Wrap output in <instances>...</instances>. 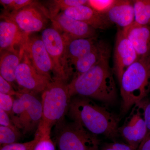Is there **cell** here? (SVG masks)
<instances>
[{
  "mask_svg": "<svg viewBox=\"0 0 150 150\" xmlns=\"http://www.w3.org/2000/svg\"><path fill=\"white\" fill-rule=\"evenodd\" d=\"M67 115L72 121L97 136L102 135L114 142L119 136V116L91 98L72 97Z\"/></svg>",
  "mask_w": 150,
  "mask_h": 150,
  "instance_id": "cell-1",
  "label": "cell"
},
{
  "mask_svg": "<svg viewBox=\"0 0 150 150\" xmlns=\"http://www.w3.org/2000/svg\"><path fill=\"white\" fill-rule=\"evenodd\" d=\"M110 56L105 57L90 69L68 83L71 97H85L112 104L117 97L116 85L109 64Z\"/></svg>",
  "mask_w": 150,
  "mask_h": 150,
  "instance_id": "cell-2",
  "label": "cell"
},
{
  "mask_svg": "<svg viewBox=\"0 0 150 150\" xmlns=\"http://www.w3.org/2000/svg\"><path fill=\"white\" fill-rule=\"evenodd\" d=\"M68 83L54 80L42 93V116L35 137L51 135V129L67 115L70 101Z\"/></svg>",
  "mask_w": 150,
  "mask_h": 150,
  "instance_id": "cell-3",
  "label": "cell"
},
{
  "mask_svg": "<svg viewBox=\"0 0 150 150\" xmlns=\"http://www.w3.org/2000/svg\"><path fill=\"white\" fill-rule=\"evenodd\" d=\"M120 84L121 110L126 113L150 91V56L139 58L123 73Z\"/></svg>",
  "mask_w": 150,
  "mask_h": 150,
  "instance_id": "cell-4",
  "label": "cell"
},
{
  "mask_svg": "<svg viewBox=\"0 0 150 150\" xmlns=\"http://www.w3.org/2000/svg\"><path fill=\"white\" fill-rule=\"evenodd\" d=\"M54 133L58 150H100L97 136L74 121L64 118L55 126Z\"/></svg>",
  "mask_w": 150,
  "mask_h": 150,
  "instance_id": "cell-5",
  "label": "cell"
},
{
  "mask_svg": "<svg viewBox=\"0 0 150 150\" xmlns=\"http://www.w3.org/2000/svg\"><path fill=\"white\" fill-rule=\"evenodd\" d=\"M10 116L22 134L37 130L42 118L41 100L33 94L20 92L14 99Z\"/></svg>",
  "mask_w": 150,
  "mask_h": 150,
  "instance_id": "cell-6",
  "label": "cell"
},
{
  "mask_svg": "<svg viewBox=\"0 0 150 150\" xmlns=\"http://www.w3.org/2000/svg\"><path fill=\"white\" fill-rule=\"evenodd\" d=\"M41 38L53 63V80H59L68 83L74 72L67 62L64 38L54 27L43 30Z\"/></svg>",
  "mask_w": 150,
  "mask_h": 150,
  "instance_id": "cell-7",
  "label": "cell"
},
{
  "mask_svg": "<svg viewBox=\"0 0 150 150\" xmlns=\"http://www.w3.org/2000/svg\"><path fill=\"white\" fill-rule=\"evenodd\" d=\"M1 16L13 22L22 31L29 34L40 31L46 26L49 19L45 7L38 2L18 10L3 12Z\"/></svg>",
  "mask_w": 150,
  "mask_h": 150,
  "instance_id": "cell-8",
  "label": "cell"
},
{
  "mask_svg": "<svg viewBox=\"0 0 150 150\" xmlns=\"http://www.w3.org/2000/svg\"><path fill=\"white\" fill-rule=\"evenodd\" d=\"M145 99L134 105L123 125L118 128L119 135L136 150L147 134L144 117Z\"/></svg>",
  "mask_w": 150,
  "mask_h": 150,
  "instance_id": "cell-9",
  "label": "cell"
},
{
  "mask_svg": "<svg viewBox=\"0 0 150 150\" xmlns=\"http://www.w3.org/2000/svg\"><path fill=\"white\" fill-rule=\"evenodd\" d=\"M15 75L16 83L21 88L19 92L21 93H42L53 81L38 73L24 53Z\"/></svg>",
  "mask_w": 150,
  "mask_h": 150,
  "instance_id": "cell-10",
  "label": "cell"
},
{
  "mask_svg": "<svg viewBox=\"0 0 150 150\" xmlns=\"http://www.w3.org/2000/svg\"><path fill=\"white\" fill-rule=\"evenodd\" d=\"M0 51H8L23 56V48L30 36L13 22L1 16Z\"/></svg>",
  "mask_w": 150,
  "mask_h": 150,
  "instance_id": "cell-11",
  "label": "cell"
},
{
  "mask_svg": "<svg viewBox=\"0 0 150 150\" xmlns=\"http://www.w3.org/2000/svg\"><path fill=\"white\" fill-rule=\"evenodd\" d=\"M23 51L35 69L53 81L51 76L54 70L53 63L41 38L30 36Z\"/></svg>",
  "mask_w": 150,
  "mask_h": 150,
  "instance_id": "cell-12",
  "label": "cell"
},
{
  "mask_svg": "<svg viewBox=\"0 0 150 150\" xmlns=\"http://www.w3.org/2000/svg\"><path fill=\"white\" fill-rule=\"evenodd\" d=\"M139 59L138 55L122 29H118L114 48L113 71L119 83L123 73Z\"/></svg>",
  "mask_w": 150,
  "mask_h": 150,
  "instance_id": "cell-13",
  "label": "cell"
},
{
  "mask_svg": "<svg viewBox=\"0 0 150 150\" xmlns=\"http://www.w3.org/2000/svg\"><path fill=\"white\" fill-rule=\"evenodd\" d=\"M53 27L64 37L70 39L97 37L96 30L82 22L67 16L61 12L51 20Z\"/></svg>",
  "mask_w": 150,
  "mask_h": 150,
  "instance_id": "cell-14",
  "label": "cell"
},
{
  "mask_svg": "<svg viewBox=\"0 0 150 150\" xmlns=\"http://www.w3.org/2000/svg\"><path fill=\"white\" fill-rule=\"evenodd\" d=\"M130 41L139 58L150 56V25H142L134 21L122 29Z\"/></svg>",
  "mask_w": 150,
  "mask_h": 150,
  "instance_id": "cell-15",
  "label": "cell"
},
{
  "mask_svg": "<svg viewBox=\"0 0 150 150\" xmlns=\"http://www.w3.org/2000/svg\"><path fill=\"white\" fill-rule=\"evenodd\" d=\"M63 12L67 16L84 23L96 30H105L112 24L105 15L98 13L87 5L70 8Z\"/></svg>",
  "mask_w": 150,
  "mask_h": 150,
  "instance_id": "cell-16",
  "label": "cell"
},
{
  "mask_svg": "<svg viewBox=\"0 0 150 150\" xmlns=\"http://www.w3.org/2000/svg\"><path fill=\"white\" fill-rule=\"evenodd\" d=\"M110 52L109 45L103 40H99L92 51L78 59L73 65V79L88 71L105 57L110 56Z\"/></svg>",
  "mask_w": 150,
  "mask_h": 150,
  "instance_id": "cell-17",
  "label": "cell"
},
{
  "mask_svg": "<svg viewBox=\"0 0 150 150\" xmlns=\"http://www.w3.org/2000/svg\"><path fill=\"white\" fill-rule=\"evenodd\" d=\"M64 38L66 43L67 62L73 71V66L76 61L92 51L100 40L97 37L78 39Z\"/></svg>",
  "mask_w": 150,
  "mask_h": 150,
  "instance_id": "cell-18",
  "label": "cell"
},
{
  "mask_svg": "<svg viewBox=\"0 0 150 150\" xmlns=\"http://www.w3.org/2000/svg\"><path fill=\"white\" fill-rule=\"evenodd\" d=\"M105 15L111 23L126 28L135 21L133 1L117 0Z\"/></svg>",
  "mask_w": 150,
  "mask_h": 150,
  "instance_id": "cell-19",
  "label": "cell"
},
{
  "mask_svg": "<svg viewBox=\"0 0 150 150\" xmlns=\"http://www.w3.org/2000/svg\"><path fill=\"white\" fill-rule=\"evenodd\" d=\"M23 56L10 51L1 53L0 76L11 84L16 82V71L21 62Z\"/></svg>",
  "mask_w": 150,
  "mask_h": 150,
  "instance_id": "cell-20",
  "label": "cell"
},
{
  "mask_svg": "<svg viewBox=\"0 0 150 150\" xmlns=\"http://www.w3.org/2000/svg\"><path fill=\"white\" fill-rule=\"evenodd\" d=\"M46 5H43L48 12L49 19L57 16L62 11L78 6L87 5V0H52L46 1Z\"/></svg>",
  "mask_w": 150,
  "mask_h": 150,
  "instance_id": "cell-21",
  "label": "cell"
},
{
  "mask_svg": "<svg viewBox=\"0 0 150 150\" xmlns=\"http://www.w3.org/2000/svg\"><path fill=\"white\" fill-rule=\"evenodd\" d=\"M135 21L142 25H150V0H135Z\"/></svg>",
  "mask_w": 150,
  "mask_h": 150,
  "instance_id": "cell-22",
  "label": "cell"
},
{
  "mask_svg": "<svg viewBox=\"0 0 150 150\" xmlns=\"http://www.w3.org/2000/svg\"><path fill=\"white\" fill-rule=\"evenodd\" d=\"M20 130L17 128H11L0 126V144L1 147L17 143L21 138Z\"/></svg>",
  "mask_w": 150,
  "mask_h": 150,
  "instance_id": "cell-23",
  "label": "cell"
},
{
  "mask_svg": "<svg viewBox=\"0 0 150 150\" xmlns=\"http://www.w3.org/2000/svg\"><path fill=\"white\" fill-rule=\"evenodd\" d=\"M36 2L31 0H1L0 3L4 8V12L14 11L26 6L33 4Z\"/></svg>",
  "mask_w": 150,
  "mask_h": 150,
  "instance_id": "cell-24",
  "label": "cell"
},
{
  "mask_svg": "<svg viewBox=\"0 0 150 150\" xmlns=\"http://www.w3.org/2000/svg\"><path fill=\"white\" fill-rule=\"evenodd\" d=\"M117 0H88L87 5L102 15H105Z\"/></svg>",
  "mask_w": 150,
  "mask_h": 150,
  "instance_id": "cell-25",
  "label": "cell"
},
{
  "mask_svg": "<svg viewBox=\"0 0 150 150\" xmlns=\"http://www.w3.org/2000/svg\"><path fill=\"white\" fill-rule=\"evenodd\" d=\"M38 139V138L34 137L32 141L25 143H16L2 146L0 150H33Z\"/></svg>",
  "mask_w": 150,
  "mask_h": 150,
  "instance_id": "cell-26",
  "label": "cell"
},
{
  "mask_svg": "<svg viewBox=\"0 0 150 150\" xmlns=\"http://www.w3.org/2000/svg\"><path fill=\"white\" fill-rule=\"evenodd\" d=\"M38 139L33 150H56V145L51 139V135H46Z\"/></svg>",
  "mask_w": 150,
  "mask_h": 150,
  "instance_id": "cell-27",
  "label": "cell"
},
{
  "mask_svg": "<svg viewBox=\"0 0 150 150\" xmlns=\"http://www.w3.org/2000/svg\"><path fill=\"white\" fill-rule=\"evenodd\" d=\"M15 98L9 95L0 93V109L10 115Z\"/></svg>",
  "mask_w": 150,
  "mask_h": 150,
  "instance_id": "cell-28",
  "label": "cell"
},
{
  "mask_svg": "<svg viewBox=\"0 0 150 150\" xmlns=\"http://www.w3.org/2000/svg\"><path fill=\"white\" fill-rule=\"evenodd\" d=\"M18 92L14 90L12 84L0 76V93L16 96Z\"/></svg>",
  "mask_w": 150,
  "mask_h": 150,
  "instance_id": "cell-29",
  "label": "cell"
},
{
  "mask_svg": "<svg viewBox=\"0 0 150 150\" xmlns=\"http://www.w3.org/2000/svg\"><path fill=\"white\" fill-rule=\"evenodd\" d=\"M0 125L11 128H16L13 123L8 113L1 109H0Z\"/></svg>",
  "mask_w": 150,
  "mask_h": 150,
  "instance_id": "cell-30",
  "label": "cell"
},
{
  "mask_svg": "<svg viewBox=\"0 0 150 150\" xmlns=\"http://www.w3.org/2000/svg\"><path fill=\"white\" fill-rule=\"evenodd\" d=\"M144 117L147 128L148 134L150 132V98L145 99Z\"/></svg>",
  "mask_w": 150,
  "mask_h": 150,
  "instance_id": "cell-31",
  "label": "cell"
},
{
  "mask_svg": "<svg viewBox=\"0 0 150 150\" xmlns=\"http://www.w3.org/2000/svg\"><path fill=\"white\" fill-rule=\"evenodd\" d=\"M109 144L115 150H136L128 144L114 142Z\"/></svg>",
  "mask_w": 150,
  "mask_h": 150,
  "instance_id": "cell-32",
  "label": "cell"
},
{
  "mask_svg": "<svg viewBox=\"0 0 150 150\" xmlns=\"http://www.w3.org/2000/svg\"><path fill=\"white\" fill-rule=\"evenodd\" d=\"M137 150H150V132L146 134Z\"/></svg>",
  "mask_w": 150,
  "mask_h": 150,
  "instance_id": "cell-33",
  "label": "cell"
},
{
  "mask_svg": "<svg viewBox=\"0 0 150 150\" xmlns=\"http://www.w3.org/2000/svg\"><path fill=\"white\" fill-rule=\"evenodd\" d=\"M100 150H115L110 146L109 144H105V146H103V147Z\"/></svg>",
  "mask_w": 150,
  "mask_h": 150,
  "instance_id": "cell-34",
  "label": "cell"
}]
</instances>
